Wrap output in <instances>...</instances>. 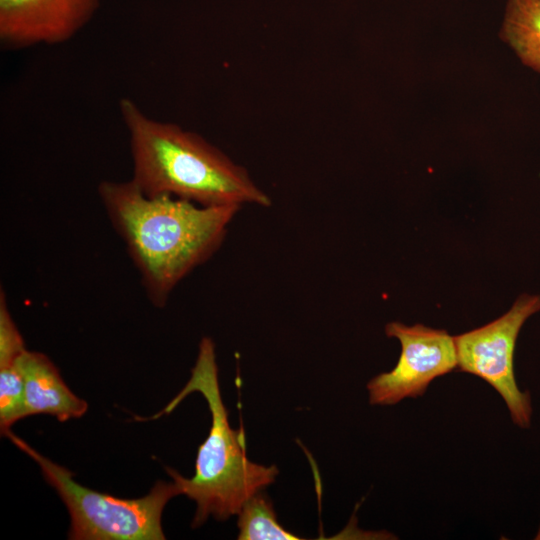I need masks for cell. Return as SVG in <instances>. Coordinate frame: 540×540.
<instances>
[{"label":"cell","instance_id":"6da1fadb","mask_svg":"<svg viewBox=\"0 0 540 540\" xmlns=\"http://www.w3.org/2000/svg\"><path fill=\"white\" fill-rule=\"evenodd\" d=\"M97 192L156 307H163L178 283L218 250L241 208L146 195L131 179L103 180Z\"/></svg>","mask_w":540,"mask_h":540},{"label":"cell","instance_id":"7a4b0ae2","mask_svg":"<svg viewBox=\"0 0 540 540\" xmlns=\"http://www.w3.org/2000/svg\"><path fill=\"white\" fill-rule=\"evenodd\" d=\"M133 183L146 195H170L202 206L271 205L248 171L196 132L146 114L131 98L119 101Z\"/></svg>","mask_w":540,"mask_h":540},{"label":"cell","instance_id":"3957f363","mask_svg":"<svg viewBox=\"0 0 540 540\" xmlns=\"http://www.w3.org/2000/svg\"><path fill=\"white\" fill-rule=\"evenodd\" d=\"M193 392L203 395L212 419L208 436L198 449L195 474L185 478L171 468L166 470L181 494L195 501L197 508L192 523L195 528L210 515L221 521L238 515L251 496L275 481L278 468L251 462L246 456L242 431L230 427L219 388L215 344L209 337H203L199 343L186 385L153 418L170 413Z\"/></svg>","mask_w":540,"mask_h":540},{"label":"cell","instance_id":"277c9868","mask_svg":"<svg viewBox=\"0 0 540 540\" xmlns=\"http://www.w3.org/2000/svg\"><path fill=\"white\" fill-rule=\"evenodd\" d=\"M3 435L38 463L45 480L59 494L71 519L69 539H165L161 526L163 509L171 498L181 494L174 482L157 481L141 498H117L80 485L71 471L41 455L11 430Z\"/></svg>","mask_w":540,"mask_h":540},{"label":"cell","instance_id":"5b68a950","mask_svg":"<svg viewBox=\"0 0 540 540\" xmlns=\"http://www.w3.org/2000/svg\"><path fill=\"white\" fill-rule=\"evenodd\" d=\"M540 311V295H520L499 318L481 327L454 336L457 370L475 375L502 397L514 424L529 428L532 416L529 392L521 391L515 380L514 350L525 321Z\"/></svg>","mask_w":540,"mask_h":540},{"label":"cell","instance_id":"8992f818","mask_svg":"<svg viewBox=\"0 0 540 540\" xmlns=\"http://www.w3.org/2000/svg\"><path fill=\"white\" fill-rule=\"evenodd\" d=\"M385 333L398 339L401 354L391 371L368 382L370 404L394 405L405 398L422 396L434 379L457 368L454 336L446 330L390 322Z\"/></svg>","mask_w":540,"mask_h":540},{"label":"cell","instance_id":"52a82bcc","mask_svg":"<svg viewBox=\"0 0 540 540\" xmlns=\"http://www.w3.org/2000/svg\"><path fill=\"white\" fill-rule=\"evenodd\" d=\"M101 0H0V41L5 49L59 45L94 18Z\"/></svg>","mask_w":540,"mask_h":540},{"label":"cell","instance_id":"ba28073f","mask_svg":"<svg viewBox=\"0 0 540 540\" xmlns=\"http://www.w3.org/2000/svg\"><path fill=\"white\" fill-rule=\"evenodd\" d=\"M18 369L24 385L26 417L49 414L64 422L86 413L87 402L68 388L45 354L25 350L18 359Z\"/></svg>","mask_w":540,"mask_h":540},{"label":"cell","instance_id":"9c48e42d","mask_svg":"<svg viewBox=\"0 0 540 540\" xmlns=\"http://www.w3.org/2000/svg\"><path fill=\"white\" fill-rule=\"evenodd\" d=\"M26 350L24 340L9 312L6 295L0 292V428L4 434L26 417L24 385L18 359Z\"/></svg>","mask_w":540,"mask_h":540},{"label":"cell","instance_id":"30bf717a","mask_svg":"<svg viewBox=\"0 0 540 540\" xmlns=\"http://www.w3.org/2000/svg\"><path fill=\"white\" fill-rule=\"evenodd\" d=\"M500 37L540 73V0H507Z\"/></svg>","mask_w":540,"mask_h":540},{"label":"cell","instance_id":"8fae6325","mask_svg":"<svg viewBox=\"0 0 540 540\" xmlns=\"http://www.w3.org/2000/svg\"><path fill=\"white\" fill-rule=\"evenodd\" d=\"M239 540H299L282 527L269 497L259 491L242 506L237 522Z\"/></svg>","mask_w":540,"mask_h":540}]
</instances>
